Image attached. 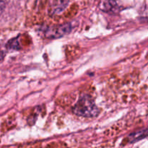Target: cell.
Instances as JSON below:
<instances>
[{
  "instance_id": "1",
  "label": "cell",
  "mask_w": 148,
  "mask_h": 148,
  "mask_svg": "<svg viewBox=\"0 0 148 148\" xmlns=\"http://www.w3.org/2000/svg\"><path fill=\"white\" fill-rule=\"evenodd\" d=\"M76 115L85 118H94L99 115L100 109L89 95H82L79 98L73 108Z\"/></svg>"
},
{
  "instance_id": "2",
  "label": "cell",
  "mask_w": 148,
  "mask_h": 148,
  "mask_svg": "<svg viewBox=\"0 0 148 148\" xmlns=\"http://www.w3.org/2000/svg\"><path fill=\"white\" fill-rule=\"evenodd\" d=\"M72 25L70 23H66L59 25L50 26L45 27L43 30V36L50 39L59 38L71 32Z\"/></svg>"
},
{
  "instance_id": "3",
  "label": "cell",
  "mask_w": 148,
  "mask_h": 148,
  "mask_svg": "<svg viewBox=\"0 0 148 148\" xmlns=\"http://www.w3.org/2000/svg\"><path fill=\"white\" fill-rule=\"evenodd\" d=\"M69 3V0H49V13L51 14H58L63 12Z\"/></svg>"
},
{
  "instance_id": "4",
  "label": "cell",
  "mask_w": 148,
  "mask_h": 148,
  "mask_svg": "<svg viewBox=\"0 0 148 148\" xmlns=\"http://www.w3.org/2000/svg\"><path fill=\"white\" fill-rule=\"evenodd\" d=\"M101 10L108 13H116L119 11V7L115 0H103L101 4Z\"/></svg>"
},
{
  "instance_id": "5",
  "label": "cell",
  "mask_w": 148,
  "mask_h": 148,
  "mask_svg": "<svg viewBox=\"0 0 148 148\" xmlns=\"http://www.w3.org/2000/svg\"><path fill=\"white\" fill-rule=\"evenodd\" d=\"M147 136V130L144 129V130H139V131L134 132L132 133L128 136V140L130 143H134L140 141L143 139L146 138Z\"/></svg>"
},
{
  "instance_id": "6",
  "label": "cell",
  "mask_w": 148,
  "mask_h": 148,
  "mask_svg": "<svg viewBox=\"0 0 148 148\" xmlns=\"http://www.w3.org/2000/svg\"><path fill=\"white\" fill-rule=\"evenodd\" d=\"M7 47L10 49H14V50L20 49V44H19L17 38H14L9 40L8 43H7Z\"/></svg>"
},
{
  "instance_id": "7",
  "label": "cell",
  "mask_w": 148,
  "mask_h": 148,
  "mask_svg": "<svg viewBox=\"0 0 148 148\" xmlns=\"http://www.w3.org/2000/svg\"><path fill=\"white\" fill-rule=\"evenodd\" d=\"M4 9H5V3L2 0H0V15L2 14Z\"/></svg>"
},
{
  "instance_id": "8",
  "label": "cell",
  "mask_w": 148,
  "mask_h": 148,
  "mask_svg": "<svg viewBox=\"0 0 148 148\" xmlns=\"http://www.w3.org/2000/svg\"><path fill=\"white\" fill-rule=\"evenodd\" d=\"M4 53H3V52L1 51H0V62H1V61L3 60V59H4Z\"/></svg>"
}]
</instances>
